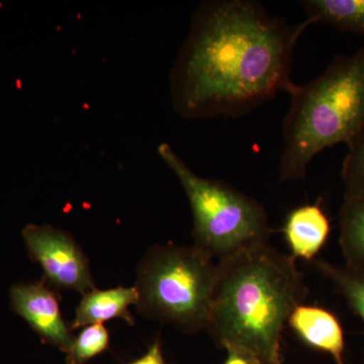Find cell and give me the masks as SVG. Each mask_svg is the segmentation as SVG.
<instances>
[{"label": "cell", "instance_id": "cell-9", "mask_svg": "<svg viewBox=\"0 0 364 364\" xmlns=\"http://www.w3.org/2000/svg\"><path fill=\"white\" fill-rule=\"evenodd\" d=\"M331 225L320 202L294 208L287 215L282 233L291 257L312 260L324 247Z\"/></svg>", "mask_w": 364, "mask_h": 364}, {"label": "cell", "instance_id": "cell-7", "mask_svg": "<svg viewBox=\"0 0 364 364\" xmlns=\"http://www.w3.org/2000/svg\"><path fill=\"white\" fill-rule=\"evenodd\" d=\"M11 308L30 325L46 344L63 353L71 348L74 337L60 309L59 296L45 280L14 284L11 289Z\"/></svg>", "mask_w": 364, "mask_h": 364}, {"label": "cell", "instance_id": "cell-1", "mask_svg": "<svg viewBox=\"0 0 364 364\" xmlns=\"http://www.w3.org/2000/svg\"><path fill=\"white\" fill-rule=\"evenodd\" d=\"M310 21L291 26L260 4L218 0L196 11L171 74V97L186 119L238 117L280 91L293 95L294 47Z\"/></svg>", "mask_w": 364, "mask_h": 364}, {"label": "cell", "instance_id": "cell-15", "mask_svg": "<svg viewBox=\"0 0 364 364\" xmlns=\"http://www.w3.org/2000/svg\"><path fill=\"white\" fill-rule=\"evenodd\" d=\"M348 149L342 167L344 198H364V132Z\"/></svg>", "mask_w": 364, "mask_h": 364}, {"label": "cell", "instance_id": "cell-17", "mask_svg": "<svg viewBox=\"0 0 364 364\" xmlns=\"http://www.w3.org/2000/svg\"><path fill=\"white\" fill-rule=\"evenodd\" d=\"M228 358L223 364H252L246 356L234 349H227Z\"/></svg>", "mask_w": 364, "mask_h": 364}, {"label": "cell", "instance_id": "cell-8", "mask_svg": "<svg viewBox=\"0 0 364 364\" xmlns=\"http://www.w3.org/2000/svg\"><path fill=\"white\" fill-rule=\"evenodd\" d=\"M287 324L304 343L329 354L335 364H345L343 328L334 313L303 304L294 309Z\"/></svg>", "mask_w": 364, "mask_h": 364}, {"label": "cell", "instance_id": "cell-10", "mask_svg": "<svg viewBox=\"0 0 364 364\" xmlns=\"http://www.w3.org/2000/svg\"><path fill=\"white\" fill-rule=\"evenodd\" d=\"M139 301L138 289L135 286L114 289H93L83 294L75 311V317L70 324L71 330L82 329L86 326L104 324L112 318H122L129 325L135 324L129 310Z\"/></svg>", "mask_w": 364, "mask_h": 364}, {"label": "cell", "instance_id": "cell-5", "mask_svg": "<svg viewBox=\"0 0 364 364\" xmlns=\"http://www.w3.org/2000/svg\"><path fill=\"white\" fill-rule=\"evenodd\" d=\"M188 196L196 248L221 260L242 249L269 240L272 229L264 208L233 186L196 174L171 146L158 147Z\"/></svg>", "mask_w": 364, "mask_h": 364}, {"label": "cell", "instance_id": "cell-3", "mask_svg": "<svg viewBox=\"0 0 364 364\" xmlns=\"http://www.w3.org/2000/svg\"><path fill=\"white\" fill-rule=\"evenodd\" d=\"M291 97L279 164L284 182L305 178L316 155L336 144L350 147L363 133L364 49L335 59Z\"/></svg>", "mask_w": 364, "mask_h": 364}, {"label": "cell", "instance_id": "cell-6", "mask_svg": "<svg viewBox=\"0 0 364 364\" xmlns=\"http://www.w3.org/2000/svg\"><path fill=\"white\" fill-rule=\"evenodd\" d=\"M23 238L28 255L39 263L53 289L82 294L95 289L90 260L70 234L50 225H28Z\"/></svg>", "mask_w": 364, "mask_h": 364}, {"label": "cell", "instance_id": "cell-13", "mask_svg": "<svg viewBox=\"0 0 364 364\" xmlns=\"http://www.w3.org/2000/svg\"><path fill=\"white\" fill-rule=\"evenodd\" d=\"M315 267L331 282L336 291L346 299L351 310L364 322V273L325 260L315 261Z\"/></svg>", "mask_w": 364, "mask_h": 364}, {"label": "cell", "instance_id": "cell-16", "mask_svg": "<svg viewBox=\"0 0 364 364\" xmlns=\"http://www.w3.org/2000/svg\"><path fill=\"white\" fill-rule=\"evenodd\" d=\"M130 364H166L164 356H163L160 339H156V341L151 345L149 349L144 354L142 358L136 359Z\"/></svg>", "mask_w": 364, "mask_h": 364}, {"label": "cell", "instance_id": "cell-4", "mask_svg": "<svg viewBox=\"0 0 364 364\" xmlns=\"http://www.w3.org/2000/svg\"><path fill=\"white\" fill-rule=\"evenodd\" d=\"M218 263L196 246L151 247L136 267V308L144 317L186 333L207 330Z\"/></svg>", "mask_w": 364, "mask_h": 364}, {"label": "cell", "instance_id": "cell-12", "mask_svg": "<svg viewBox=\"0 0 364 364\" xmlns=\"http://www.w3.org/2000/svg\"><path fill=\"white\" fill-rule=\"evenodd\" d=\"M339 227L345 267L364 273V198H344Z\"/></svg>", "mask_w": 364, "mask_h": 364}, {"label": "cell", "instance_id": "cell-11", "mask_svg": "<svg viewBox=\"0 0 364 364\" xmlns=\"http://www.w3.org/2000/svg\"><path fill=\"white\" fill-rule=\"evenodd\" d=\"M306 20L364 36V0H306Z\"/></svg>", "mask_w": 364, "mask_h": 364}, {"label": "cell", "instance_id": "cell-14", "mask_svg": "<svg viewBox=\"0 0 364 364\" xmlns=\"http://www.w3.org/2000/svg\"><path fill=\"white\" fill-rule=\"evenodd\" d=\"M109 344V334L104 324L86 326L67 352L66 364H86L107 350Z\"/></svg>", "mask_w": 364, "mask_h": 364}, {"label": "cell", "instance_id": "cell-2", "mask_svg": "<svg viewBox=\"0 0 364 364\" xmlns=\"http://www.w3.org/2000/svg\"><path fill=\"white\" fill-rule=\"evenodd\" d=\"M308 293L294 257L268 242L249 246L218 262L207 330L252 364H282L284 327Z\"/></svg>", "mask_w": 364, "mask_h": 364}]
</instances>
